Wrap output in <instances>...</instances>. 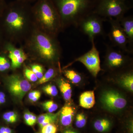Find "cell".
Masks as SVG:
<instances>
[{"mask_svg":"<svg viewBox=\"0 0 133 133\" xmlns=\"http://www.w3.org/2000/svg\"><path fill=\"white\" fill-rule=\"evenodd\" d=\"M0 133H13V131L7 127H2L0 128Z\"/></svg>","mask_w":133,"mask_h":133,"instance_id":"34","label":"cell"},{"mask_svg":"<svg viewBox=\"0 0 133 133\" xmlns=\"http://www.w3.org/2000/svg\"><path fill=\"white\" fill-rule=\"evenodd\" d=\"M7 3L6 2V0H0V17L2 15L3 12L6 6Z\"/></svg>","mask_w":133,"mask_h":133,"instance_id":"33","label":"cell"},{"mask_svg":"<svg viewBox=\"0 0 133 133\" xmlns=\"http://www.w3.org/2000/svg\"><path fill=\"white\" fill-rule=\"evenodd\" d=\"M43 108L48 112L52 113L57 110L58 106L53 101H45L42 104Z\"/></svg>","mask_w":133,"mask_h":133,"instance_id":"24","label":"cell"},{"mask_svg":"<svg viewBox=\"0 0 133 133\" xmlns=\"http://www.w3.org/2000/svg\"><path fill=\"white\" fill-rule=\"evenodd\" d=\"M56 74V70L54 67H50L43 74L42 78L39 79L37 83L39 84H42L47 83L55 77Z\"/></svg>","mask_w":133,"mask_h":133,"instance_id":"22","label":"cell"},{"mask_svg":"<svg viewBox=\"0 0 133 133\" xmlns=\"http://www.w3.org/2000/svg\"><path fill=\"white\" fill-rule=\"evenodd\" d=\"M9 92L17 99L21 100L31 88V84L26 79L19 74H12L6 78Z\"/></svg>","mask_w":133,"mask_h":133,"instance_id":"8","label":"cell"},{"mask_svg":"<svg viewBox=\"0 0 133 133\" xmlns=\"http://www.w3.org/2000/svg\"><path fill=\"white\" fill-rule=\"evenodd\" d=\"M86 123V117L83 113H81L77 115L75 122V125L77 128H83L85 126Z\"/></svg>","mask_w":133,"mask_h":133,"instance_id":"26","label":"cell"},{"mask_svg":"<svg viewBox=\"0 0 133 133\" xmlns=\"http://www.w3.org/2000/svg\"><path fill=\"white\" fill-rule=\"evenodd\" d=\"M35 28L54 37L62 32L61 20L51 0H37L31 7Z\"/></svg>","mask_w":133,"mask_h":133,"instance_id":"4","label":"cell"},{"mask_svg":"<svg viewBox=\"0 0 133 133\" xmlns=\"http://www.w3.org/2000/svg\"><path fill=\"white\" fill-rule=\"evenodd\" d=\"M106 50L105 64L109 69H119L127 63L128 57L122 51L115 49L109 45H107Z\"/></svg>","mask_w":133,"mask_h":133,"instance_id":"12","label":"cell"},{"mask_svg":"<svg viewBox=\"0 0 133 133\" xmlns=\"http://www.w3.org/2000/svg\"><path fill=\"white\" fill-rule=\"evenodd\" d=\"M64 74L67 78L74 84H78L82 80L81 75L74 70H65L64 71Z\"/></svg>","mask_w":133,"mask_h":133,"instance_id":"21","label":"cell"},{"mask_svg":"<svg viewBox=\"0 0 133 133\" xmlns=\"http://www.w3.org/2000/svg\"><path fill=\"white\" fill-rule=\"evenodd\" d=\"M79 102L80 106L86 109H90L93 107L95 104L94 91H87L82 93L79 97Z\"/></svg>","mask_w":133,"mask_h":133,"instance_id":"15","label":"cell"},{"mask_svg":"<svg viewBox=\"0 0 133 133\" xmlns=\"http://www.w3.org/2000/svg\"><path fill=\"white\" fill-rule=\"evenodd\" d=\"M29 113L30 117L31 118V121H32L33 125H34L36 124V122H37V118L35 114H33L32 113L29 112Z\"/></svg>","mask_w":133,"mask_h":133,"instance_id":"35","label":"cell"},{"mask_svg":"<svg viewBox=\"0 0 133 133\" xmlns=\"http://www.w3.org/2000/svg\"><path fill=\"white\" fill-rule=\"evenodd\" d=\"M11 64L7 52L4 49L0 51V72L7 71L11 69Z\"/></svg>","mask_w":133,"mask_h":133,"instance_id":"20","label":"cell"},{"mask_svg":"<svg viewBox=\"0 0 133 133\" xmlns=\"http://www.w3.org/2000/svg\"><path fill=\"white\" fill-rule=\"evenodd\" d=\"M21 47L28 57L31 56L48 63L57 61L62 51L57 37L43 33L36 28Z\"/></svg>","mask_w":133,"mask_h":133,"instance_id":"2","label":"cell"},{"mask_svg":"<svg viewBox=\"0 0 133 133\" xmlns=\"http://www.w3.org/2000/svg\"><path fill=\"white\" fill-rule=\"evenodd\" d=\"M62 133H78L76 131H73V130H71V129H67V130H65L63 131Z\"/></svg>","mask_w":133,"mask_h":133,"instance_id":"38","label":"cell"},{"mask_svg":"<svg viewBox=\"0 0 133 133\" xmlns=\"http://www.w3.org/2000/svg\"><path fill=\"white\" fill-rule=\"evenodd\" d=\"M41 129V133H56L57 131V128L54 124H48Z\"/></svg>","mask_w":133,"mask_h":133,"instance_id":"29","label":"cell"},{"mask_svg":"<svg viewBox=\"0 0 133 133\" xmlns=\"http://www.w3.org/2000/svg\"><path fill=\"white\" fill-rule=\"evenodd\" d=\"M119 83L122 87L132 92L133 91V74L132 71L128 72L119 76Z\"/></svg>","mask_w":133,"mask_h":133,"instance_id":"17","label":"cell"},{"mask_svg":"<svg viewBox=\"0 0 133 133\" xmlns=\"http://www.w3.org/2000/svg\"><path fill=\"white\" fill-rule=\"evenodd\" d=\"M6 102L5 95L4 93L0 92V105L5 103Z\"/></svg>","mask_w":133,"mask_h":133,"instance_id":"36","label":"cell"},{"mask_svg":"<svg viewBox=\"0 0 133 133\" xmlns=\"http://www.w3.org/2000/svg\"><path fill=\"white\" fill-rule=\"evenodd\" d=\"M59 112L57 113H47L39 115L37 118V122L41 128L48 124H55L57 121Z\"/></svg>","mask_w":133,"mask_h":133,"instance_id":"16","label":"cell"},{"mask_svg":"<svg viewBox=\"0 0 133 133\" xmlns=\"http://www.w3.org/2000/svg\"><path fill=\"white\" fill-rule=\"evenodd\" d=\"M3 118L8 123L12 124L17 121L18 116L16 112L9 111L5 113L3 115Z\"/></svg>","mask_w":133,"mask_h":133,"instance_id":"23","label":"cell"},{"mask_svg":"<svg viewBox=\"0 0 133 133\" xmlns=\"http://www.w3.org/2000/svg\"><path fill=\"white\" fill-rule=\"evenodd\" d=\"M6 41V40H5L2 31L0 29V51L3 50L4 45H5Z\"/></svg>","mask_w":133,"mask_h":133,"instance_id":"32","label":"cell"},{"mask_svg":"<svg viewBox=\"0 0 133 133\" xmlns=\"http://www.w3.org/2000/svg\"><path fill=\"white\" fill-rule=\"evenodd\" d=\"M43 90L46 94L52 97H56L58 94L57 88L53 85H47L43 87Z\"/></svg>","mask_w":133,"mask_h":133,"instance_id":"27","label":"cell"},{"mask_svg":"<svg viewBox=\"0 0 133 133\" xmlns=\"http://www.w3.org/2000/svg\"><path fill=\"white\" fill-rule=\"evenodd\" d=\"M61 20L62 32L71 26L78 27L86 16L93 12L98 0H51Z\"/></svg>","mask_w":133,"mask_h":133,"instance_id":"3","label":"cell"},{"mask_svg":"<svg viewBox=\"0 0 133 133\" xmlns=\"http://www.w3.org/2000/svg\"><path fill=\"white\" fill-rule=\"evenodd\" d=\"M91 48L85 54L76 58L70 64L76 62H79L83 64L93 77H96L101 71L102 70L100 65L99 53L95 46L94 39L90 41Z\"/></svg>","mask_w":133,"mask_h":133,"instance_id":"7","label":"cell"},{"mask_svg":"<svg viewBox=\"0 0 133 133\" xmlns=\"http://www.w3.org/2000/svg\"></svg>","mask_w":133,"mask_h":133,"instance_id":"39","label":"cell"},{"mask_svg":"<svg viewBox=\"0 0 133 133\" xmlns=\"http://www.w3.org/2000/svg\"><path fill=\"white\" fill-rule=\"evenodd\" d=\"M75 112L73 108L69 105L63 107L59 111V119L60 123L64 127L70 125L74 118Z\"/></svg>","mask_w":133,"mask_h":133,"instance_id":"14","label":"cell"},{"mask_svg":"<svg viewBox=\"0 0 133 133\" xmlns=\"http://www.w3.org/2000/svg\"><path fill=\"white\" fill-rule=\"evenodd\" d=\"M23 117H24L25 123H26L27 125L30 126L33 125L32 121H31V118H30V117L29 112H27L24 113Z\"/></svg>","mask_w":133,"mask_h":133,"instance_id":"31","label":"cell"},{"mask_svg":"<svg viewBox=\"0 0 133 133\" xmlns=\"http://www.w3.org/2000/svg\"><path fill=\"white\" fill-rule=\"evenodd\" d=\"M106 20L93 12L84 17L78 27L91 41L95 37L104 35L103 22Z\"/></svg>","mask_w":133,"mask_h":133,"instance_id":"6","label":"cell"},{"mask_svg":"<svg viewBox=\"0 0 133 133\" xmlns=\"http://www.w3.org/2000/svg\"><path fill=\"white\" fill-rule=\"evenodd\" d=\"M24 77L29 81L33 82L38 81L37 77L30 68L25 67L24 69Z\"/></svg>","mask_w":133,"mask_h":133,"instance_id":"28","label":"cell"},{"mask_svg":"<svg viewBox=\"0 0 133 133\" xmlns=\"http://www.w3.org/2000/svg\"><path fill=\"white\" fill-rule=\"evenodd\" d=\"M100 101L105 109L112 112L120 111L127 104V100L124 96L114 90L107 91L102 93Z\"/></svg>","mask_w":133,"mask_h":133,"instance_id":"10","label":"cell"},{"mask_svg":"<svg viewBox=\"0 0 133 133\" xmlns=\"http://www.w3.org/2000/svg\"><path fill=\"white\" fill-rule=\"evenodd\" d=\"M58 86L64 98L66 101L71 99L72 96V89L70 84L63 78L59 79Z\"/></svg>","mask_w":133,"mask_h":133,"instance_id":"18","label":"cell"},{"mask_svg":"<svg viewBox=\"0 0 133 133\" xmlns=\"http://www.w3.org/2000/svg\"><path fill=\"white\" fill-rule=\"evenodd\" d=\"M3 49L7 52L11 62V69L13 70L19 69L28 59V56L21 47L17 48L15 44L10 42L6 41Z\"/></svg>","mask_w":133,"mask_h":133,"instance_id":"11","label":"cell"},{"mask_svg":"<svg viewBox=\"0 0 133 133\" xmlns=\"http://www.w3.org/2000/svg\"><path fill=\"white\" fill-rule=\"evenodd\" d=\"M112 126L111 122L107 119L96 120L94 123V127L96 131L100 132H105L109 131Z\"/></svg>","mask_w":133,"mask_h":133,"instance_id":"19","label":"cell"},{"mask_svg":"<svg viewBox=\"0 0 133 133\" xmlns=\"http://www.w3.org/2000/svg\"><path fill=\"white\" fill-rule=\"evenodd\" d=\"M127 0H98L93 11L100 16L105 19H119L124 15L131 7L126 2Z\"/></svg>","mask_w":133,"mask_h":133,"instance_id":"5","label":"cell"},{"mask_svg":"<svg viewBox=\"0 0 133 133\" xmlns=\"http://www.w3.org/2000/svg\"><path fill=\"white\" fill-rule=\"evenodd\" d=\"M18 1L22 2L27 3H30L33 2H35L37 0H15Z\"/></svg>","mask_w":133,"mask_h":133,"instance_id":"37","label":"cell"},{"mask_svg":"<svg viewBox=\"0 0 133 133\" xmlns=\"http://www.w3.org/2000/svg\"><path fill=\"white\" fill-rule=\"evenodd\" d=\"M30 3H8L0 17V29L5 40L21 45L35 28Z\"/></svg>","mask_w":133,"mask_h":133,"instance_id":"1","label":"cell"},{"mask_svg":"<svg viewBox=\"0 0 133 133\" xmlns=\"http://www.w3.org/2000/svg\"><path fill=\"white\" fill-rule=\"evenodd\" d=\"M124 33L127 38L129 50L133 51V17L130 16H124L118 20Z\"/></svg>","mask_w":133,"mask_h":133,"instance_id":"13","label":"cell"},{"mask_svg":"<svg viewBox=\"0 0 133 133\" xmlns=\"http://www.w3.org/2000/svg\"><path fill=\"white\" fill-rule=\"evenodd\" d=\"M41 92L39 91H32L29 94V99L31 102H36L41 98Z\"/></svg>","mask_w":133,"mask_h":133,"instance_id":"30","label":"cell"},{"mask_svg":"<svg viewBox=\"0 0 133 133\" xmlns=\"http://www.w3.org/2000/svg\"><path fill=\"white\" fill-rule=\"evenodd\" d=\"M30 69L35 74L38 79L42 78L44 74V70L42 65L38 64H33L30 65Z\"/></svg>","mask_w":133,"mask_h":133,"instance_id":"25","label":"cell"},{"mask_svg":"<svg viewBox=\"0 0 133 133\" xmlns=\"http://www.w3.org/2000/svg\"><path fill=\"white\" fill-rule=\"evenodd\" d=\"M107 20L111 26L108 36L113 44L125 53L131 52L128 48V41L119 20L112 18Z\"/></svg>","mask_w":133,"mask_h":133,"instance_id":"9","label":"cell"}]
</instances>
